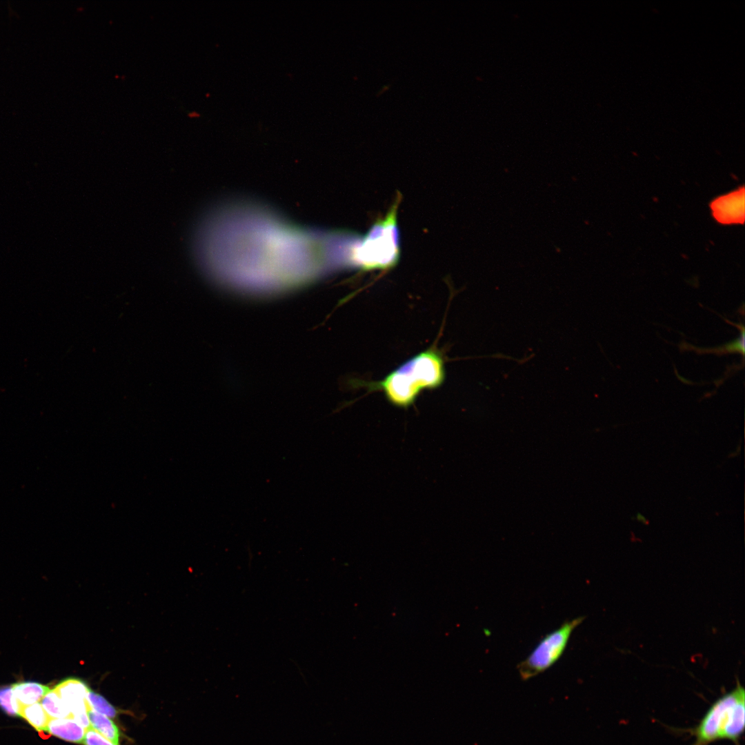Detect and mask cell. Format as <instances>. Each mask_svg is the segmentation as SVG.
Masks as SVG:
<instances>
[{
    "mask_svg": "<svg viewBox=\"0 0 745 745\" xmlns=\"http://www.w3.org/2000/svg\"><path fill=\"white\" fill-rule=\"evenodd\" d=\"M19 717L25 719L38 731H46L48 723L50 719L42 705L39 702L22 707Z\"/></svg>",
    "mask_w": 745,
    "mask_h": 745,
    "instance_id": "cell-11",
    "label": "cell"
},
{
    "mask_svg": "<svg viewBox=\"0 0 745 745\" xmlns=\"http://www.w3.org/2000/svg\"><path fill=\"white\" fill-rule=\"evenodd\" d=\"M577 617L546 634L517 666L519 677L527 680L544 673L562 656L574 630L584 621Z\"/></svg>",
    "mask_w": 745,
    "mask_h": 745,
    "instance_id": "cell-4",
    "label": "cell"
},
{
    "mask_svg": "<svg viewBox=\"0 0 745 745\" xmlns=\"http://www.w3.org/2000/svg\"><path fill=\"white\" fill-rule=\"evenodd\" d=\"M745 728V690L738 679L735 687L717 699L697 726L691 730V745H709L729 740L739 745Z\"/></svg>",
    "mask_w": 745,
    "mask_h": 745,
    "instance_id": "cell-2",
    "label": "cell"
},
{
    "mask_svg": "<svg viewBox=\"0 0 745 745\" xmlns=\"http://www.w3.org/2000/svg\"><path fill=\"white\" fill-rule=\"evenodd\" d=\"M636 519L644 524H648V521L639 513L637 514Z\"/></svg>",
    "mask_w": 745,
    "mask_h": 745,
    "instance_id": "cell-15",
    "label": "cell"
},
{
    "mask_svg": "<svg viewBox=\"0 0 745 745\" xmlns=\"http://www.w3.org/2000/svg\"><path fill=\"white\" fill-rule=\"evenodd\" d=\"M82 744L83 745H116L103 737L92 728H89L86 731Z\"/></svg>",
    "mask_w": 745,
    "mask_h": 745,
    "instance_id": "cell-14",
    "label": "cell"
},
{
    "mask_svg": "<svg viewBox=\"0 0 745 745\" xmlns=\"http://www.w3.org/2000/svg\"><path fill=\"white\" fill-rule=\"evenodd\" d=\"M0 708L9 716L19 717L22 706L14 696L12 686H0Z\"/></svg>",
    "mask_w": 745,
    "mask_h": 745,
    "instance_id": "cell-12",
    "label": "cell"
},
{
    "mask_svg": "<svg viewBox=\"0 0 745 745\" xmlns=\"http://www.w3.org/2000/svg\"><path fill=\"white\" fill-rule=\"evenodd\" d=\"M41 701V704L50 718L71 717L69 709L54 688L50 689Z\"/></svg>",
    "mask_w": 745,
    "mask_h": 745,
    "instance_id": "cell-10",
    "label": "cell"
},
{
    "mask_svg": "<svg viewBox=\"0 0 745 745\" xmlns=\"http://www.w3.org/2000/svg\"><path fill=\"white\" fill-rule=\"evenodd\" d=\"M87 703L90 708L108 717L114 718L117 710L101 695L88 689L86 696Z\"/></svg>",
    "mask_w": 745,
    "mask_h": 745,
    "instance_id": "cell-13",
    "label": "cell"
},
{
    "mask_svg": "<svg viewBox=\"0 0 745 745\" xmlns=\"http://www.w3.org/2000/svg\"><path fill=\"white\" fill-rule=\"evenodd\" d=\"M12 688L22 707L39 702L50 690L48 686L29 681L15 683Z\"/></svg>",
    "mask_w": 745,
    "mask_h": 745,
    "instance_id": "cell-8",
    "label": "cell"
},
{
    "mask_svg": "<svg viewBox=\"0 0 745 745\" xmlns=\"http://www.w3.org/2000/svg\"><path fill=\"white\" fill-rule=\"evenodd\" d=\"M86 729L72 717L50 718L46 731L67 742L82 744Z\"/></svg>",
    "mask_w": 745,
    "mask_h": 745,
    "instance_id": "cell-7",
    "label": "cell"
},
{
    "mask_svg": "<svg viewBox=\"0 0 745 745\" xmlns=\"http://www.w3.org/2000/svg\"><path fill=\"white\" fill-rule=\"evenodd\" d=\"M712 215L724 225L744 221V188L742 186L713 199L710 203Z\"/></svg>",
    "mask_w": 745,
    "mask_h": 745,
    "instance_id": "cell-5",
    "label": "cell"
},
{
    "mask_svg": "<svg viewBox=\"0 0 745 745\" xmlns=\"http://www.w3.org/2000/svg\"><path fill=\"white\" fill-rule=\"evenodd\" d=\"M399 201L397 197L387 215L375 222L351 250L350 261L361 270H386L397 264L400 253L397 219Z\"/></svg>",
    "mask_w": 745,
    "mask_h": 745,
    "instance_id": "cell-3",
    "label": "cell"
},
{
    "mask_svg": "<svg viewBox=\"0 0 745 745\" xmlns=\"http://www.w3.org/2000/svg\"><path fill=\"white\" fill-rule=\"evenodd\" d=\"M88 715L90 728L113 744L119 745L120 732L112 720L90 707Z\"/></svg>",
    "mask_w": 745,
    "mask_h": 745,
    "instance_id": "cell-9",
    "label": "cell"
},
{
    "mask_svg": "<svg viewBox=\"0 0 745 745\" xmlns=\"http://www.w3.org/2000/svg\"><path fill=\"white\" fill-rule=\"evenodd\" d=\"M442 354L436 348L419 352L392 371L384 379L363 383L369 390H381L393 405L406 408L425 389L441 386L445 379Z\"/></svg>",
    "mask_w": 745,
    "mask_h": 745,
    "instance_id": "cell-1",
    "label": "cell"
},
{
    "mask_svg": "<svg viewBox=\"0 0 745 745\" xmlns=\"http://www.w3.org/2000/svg\"><path fill=\"white\" fill-rule=\"evenodd\" d=\"M54 689L67 706L71 715L88 711L86 696L89 688L83 681L75 678L66 679L59 682Z\"/></svg>",
    "mask_w": 745,
    "mask_h": 745,
    "instance_id": "cell-6",
    "label": "cell"
}]
</instances>
